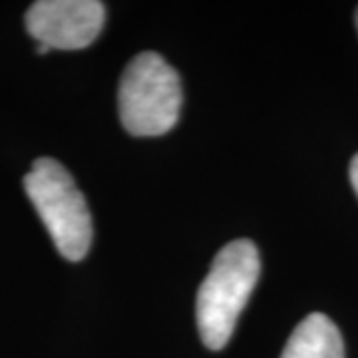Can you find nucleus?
I'll use <instances>...</instances> for the list:
<instances>
[{
	"label": "nucleus",
	"mask_w": 358,
	"mask_h": 358,
	"mask_svg": "<svg viewBox=\"0 0 358 358\" xmlns=\"http://www.w3.org/2000/svg\"><path fill=\"white\" fill-rule=\"evenodd\" d=\"M259 273V251L249 239L231 241L215 255L195 301L197 329L207 348L221 350L229 343Z\"/></svg>",
	"instance_id": "obj_1"
},
{
	"label": "nucleus",
	"mask_w": 358,
	"mask_h": 358,
	"mask_svg": "<svg viewBox=\"0 0 358 358\" xmlns=\"http://www.w3.org/2000/svg\"><path fill=\"white\" fill-rule=\"evenodd\" d=\"M24 189L58 253L68 261H82L88 255L94 227L86 197L68 169L52 157H38L24 178Z\"/></svg>",
	"instance_id": "obj_2"
},
{
	"label": "nucleus",
	"mask_w": 358,
	"mask_h": 358,
	"mask_svg": "<svg viewBox=\"0 0 358 358\" xmlns=\"http://www.w3.org/2000/svg\"><path fill=\"white\" fill-rule=\"evenodd\" d=\"M183 102L179 74L155 52H141L124 70L117 90L122 126L131 136H164L178 124Z\"/></svg>",
	"instance_id": "obj_3"
},
{
	"label": "nucleus",
	"mask_w": 358,
	"mask_h": 358,
	"mask_svg": "<svg viewBox=\"0 0 358 358\" xmlns=\"http://www.w3.org/2000/svg\"><path fill=\"white\" fill-rule=\"evenodd\" d=\"M106 8L98 0H40L26 13V30L50 50H80L100 36Z\"/></svg>",
	"instance_id": "obj_4"
},
{
	"label": "nucleus",
	"mask_w": 358,
	"mask_h": 358,
	"mask_svg": "<svg viewBox=\"0 0 358 358\" xmlns=\"http://www.w3.org/2000/svg\"><path fill=\"white\" fill-rule=\"evenodd\" d=\"M281 358H345V343L333 320L313 313L296 324Z\"/></svg>",
	"instance_id": "obj_5"
},
{
	"label": "nucleus",
	"mask_w": 358,
	"mask_h": 358,
	"mask_svg": "<svg viewBox=\"0 0 358 358\" xmlns=\"http://www.w3.org/2000/svg\"><path fill=\"white\" fill-rule=\"evenodd\" d=\"M350 183H352V187L358 195V154L350 162Z\"/></svg>",
	"instance_id": "obj_6"
},
{
	"label": "nucleus",
	"mask_w": 358,
	"mask_h": 358,
	"mask_svg": "<svg viewBox=\"0 0 358 358\" xmlns=\"http://www.w3.org/2000/svg\"><path fill=\"white\" fill-rule=\"evenodd\" d=\"M357 28H358V10H357Z\"/></svg>",
	"instance_id": "obj_7"
}]
</instances>
